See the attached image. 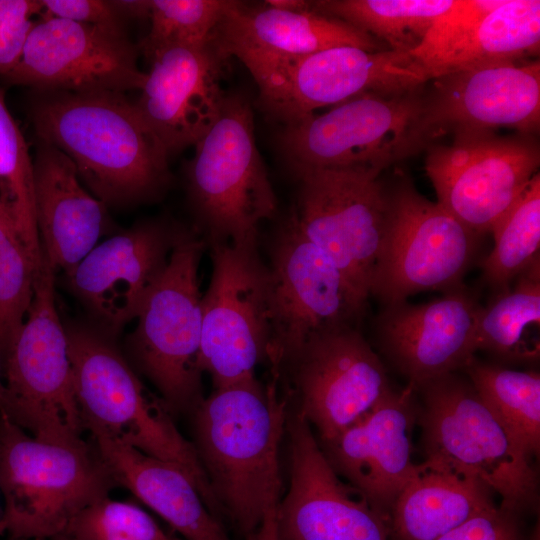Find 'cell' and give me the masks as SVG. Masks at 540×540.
I'll list each match as a JSON object with an SVG mask.
<instances>
[{
	"label": "cell",
	"instance_id": "c3c4849f",
	"mask_svg": "<svg viewBox=\"0 0 540 540\" xmlns=\"http://www.w3.org/2000/svg\"><path fill=\"white\" fill-rule=\"evenodd\" d=\"M175 540H178V539H175Z\"/></svg>",
	"mask_w": 540,
	"mask_h": 540
},
{
	"label": "cell",
	"instance_id": "f6af8a7d",
	"mask_svg": "<svg viewBox=\"0 0 540 540\" xmlns=\"http://www.w3.org/2000/svg\"><path fill=\"white\" fill-rule=\"evenodd\" d=\"M0 496H1V493H0ZM3 518H4V510H3V505L1 504V500H0V536L4 535V533H3Z\"/></svg>",
	"mask_w": 540,
	"mask_h": 540
},
{
	"label": "cell",
	"instance_id": "4fadbf2b",
	"mask_svg": "<svg viewBox=\"0 0 540 540\" xmlns=\"http://www.w3.org/2000/svg\"><path fill=\"white\" fill-rule=\"evenodd\" d=\"M211 279L202 295L199 368L219 389L255 377L270 342L271 276L257 246L210 247Z\"/></svg>",
	"mask_w": 540,
	"mask_h": 540
},
{
	"label": "cell",
	"instance_id": "8fae6325",
	"mask_svg": "<svg viewBox=\"0 0 540 540\" xmlns=\"http://www.w3.org/2000/svg\"><path fill=\"white\" fill-rule=\"evenodd\" d=\"M363 168L304 169L292 210L304 235L336 265L365 312L389 220L388 185Z\"/></svg>",
	"mask_w": 540,
	"mask_h": 540
},
{
	"label": "cell",
	"instance_id": "d4e9b609",
	"mask_svg": "<svg viewBox=\"0 0 540 540\" xmlns=\"http://www.w3.org/2000/svg\"><path fill=\"white\" fill-rule=\"evenodd\" d=\"M213 45L227 59L236 51L301 56L352 46L367 51L388 48L364 31L313 10L293 12L232 1L214 34Z\"/></svg>",
	"mask_w": 540,
	"mask_h": 540
},
{
	"label": "cell",
	"instance_id": "f1b7e54d",
	"mask_svg": "<svg viewBox=\"0 0 540 540\" xmlns=\"http://www.w3.org/2000/svg\"><path fill=\"white\" fill-rule=\"evenodd\" d=\"M516 283L481 307L476 351L507 363H534L540 355V261L532 262Z\"/></svg>",
	"mask_w": 540,
	"mask_h": 540
},
{
	"label": "cell",
	"instance_id": "484cf974",
	"mask_svg": "<svg viewBox=\"0 0 540 540\" xmlns=\"http://www.w3.org/2000/svg\"><path fill=\"white\" fill-rule=\"evenodd\" d=\"M91 437L114 484L131 491L185 540H230L178 466L107 437Z\"/></svg>",
	"mask_w": 540,
	"mask_h": 540
},
{
	"label": "cell",
	"instance_id": "ac0fdd59",
	"mask_svg": "<svg viewBox=\"0 0 540 540\" xmlns=\"http://www.w3.org/2000/svg\"><path fill=\"white\" fill-rule=\"evenodd\" d=\"M290 483L277 508L279 540H388L389 519L327 461L312 427L288 410Z\"/></svg>",
	"mask_w": 540,
	"mask_h": 540
},
{
	"label": "cell",
	"instance_id": "cb8c5ba5",
	"mask_svg": "<svg viewBox=\"0 0 540 540\" xmlns=\"http://www.w3.org/2000/svg\"><path fill=\"white\" fill-rule=\"evenodd\" d=\"M33 176L41 251L54 272L67 274L111 232L106 204L83 187L64 153L40 140Z\"/></svg>",
	"mask_w": 540,
	"mask_h": 540
},
{
	"label": "cell",
	"instance_id": "3957f363",
	"mask_svg": "<svg viewBox=\"0 0 540 540\" xmlns=\"http://www.w3.org/2000/svg\"><path fill=\"white\" fill-rule=\"evenodd\" d=\"M64 325L84 430L178 466L210 512L217 513L195 448L176 427L165 402L144 386L109 335L97 327Z\"/></svg>",
	"mask_w": 540,
	"mask_h": 540
},
{
	"label": "cell",
	"instance_id": "5bb4252c",
	"mask_svg": "<svg viewBox=\"0 0 540 540\" xmlns=\"http://www.w3.org/2000/svg\"><path fill=\"white\" fill-rule=\"evenodd\" d=\"M271 276L270 342L267 361L280 379L290 360L313 334L357 326L364 311L342 273L301 231L292 213L274 237Z\"/></svg>",
	"mask_w": 540,
	"mask_h": 540
},
{
	"label": "cell",
	"instance_id": "30bf717a",
	"mask_svg": "<svg viewBox=\"0 0 540 540\" xmlns=\"http://www.w3.org/2000/svg\"><path fill=\"white\" fill-rule=\"evenodd\" d=\"M205 246L196 232L184 229L127 339L134 365L153 383L172 414L192 412L204 398L199 368L202 295L198 272Z\"/></svg>",
	"mask_w": 540,
	"mask_h": 540
},
{
	"label": "cell",
	"instance_id": "7c38bea8",
	"mask_svg": "<svg viewBox=\"0 0 540 540\" xmlns=\"http://www.w3.org/2000/svg\"><path fill=\"white\" fill-rule=\"evenodd\" d=\"M388 190L387 232L370 296L386 306L421 291L446 293L463 286L480 236L439 203L425 198L407 177Z\"/></svg>",
	"mask_w": 540,
	"mask_h": 540
},
{
	"label": "cell",
	"instance_id": "6da1fadb",
	"mask_svg": "<svg viewBox=\"0 0 540 540\" xmlns=\"http://www.w3.org/2000/svg\"><path fill=\"white\" fill-rule=\"evenodd\" d=\"M279 379L252 377L213 389L192 410V444L220 511L246 537L277 510L279 449L289 410Z\"/></svg>",
	"mask_w": 540,
	"mask_h": 540
},
{
	"label": "cell",
	"instance_id": "83f0119b",
	"mask_svg": "<svg viewBox=\"0 0 540 540\" xmlns=\"http://www.w3.org/2000/svg\"><path fill=\"white\" fill-rule=\"evenodd\" d=\"M540 1L504 0L427 68L430 80L486 64L520 61L539 52Z\"/></svg>",
	"mask_w": 540,
	"mask_h": 540
},
{
	"label": "cell",
	"instance_id": "7bdbcfd3",
	"mask_svg": "<svg viewBox=\"0 0 540 540\" xmlns=\"http://www.w3.org/2000/svg\"><path fill=\"white\" fill-rule=\"evenodd\" d=\"M252 540H278L274 534L262 533L254 537Z\"/></svg>",
	"mask_w": 540,
	"mask_h": 540
},
{
	"label": "cell",
	"instance_id": "f546056e",
	"mask_svg": "<svg viewBox=\"0 0 540 540\" xmlns=\"http://www.w3.org/2000/svg\"><path fill=\"white\" fill-rule=\"evenodd\" d=\"M454 0H320L312 10L340 19L388 49L411 53Z\"/></svg>",
	"mask_w": 540,
	"mask_h": 540
},
{
	"label": "cell",
	"instance_id": "44dd1931",
	"mask_svg": "<svg viewBox=\"0 0 540 540\" xmlns=\"http://www.w3.org/2000/svg\"><path fill=\"white\" fill-rule=\"evenodd\" d=\"M481 307L464 286L423 304L386 305L376 323L381 347L417 388L462 370L474 356Z\"/></svg>",
	"mask_w": 540,
	"mask_h": 540
},
{
	"label": "cell",
	"instance_id": "8992f818",
	"mask_svg": "<svg viewBox=\"0 0 540 540\" xmlns=\"http://www.w3.org/2000/svg\"><path fill=\"white\" fill-rule=\"evenodd\" d=\"M186 174L205 244L257 246L259 224L274 216L276 197L244 95L226 93L216 122L195 144Z\"/></svg>",
	"mask_w": 540,
	"mask_h": 540
},
{
	"label": "cell",
	"instance_id": "9c48e42d",
	"mask_svg": "<svg viewBox=\"0 0 540 540\" xmlns=\"http://www.w3.org/2000/svg\"><path fill=\"white\" fill-rule=\"evenodd\" d=\"M231 57L240 60L257 83L260 108L284 124L362 94H402L430 80L414 56L390 49L339 46L301 56L236 51Z\"/></svg>",
	"mask_w": 540,
	"mask_h": 540
},
{
	"label": "cell",
	"instance_id": "5b68a950",
	"mask_svg": "<svg viewBox=\"0 0 540 540\" xmlns=\"http://www.w3.org/2000/svg\"><path fill=\"white\" fill-rule=\"evenodd\" d=\"M114 486L93 445L41 441L0 411L3 533L11 540H51Z\"/></svg>",
	"mask_w": 540,
	"mask_h": 540
},
{
	"label": "cell",
	"instance_id": "52a82bcc",
	"mask_svg": "<svg viewBox=\"0 0 540 540\" xmlns=\"http://www.w3.org/2000/svg\"><path fill=\"white\" fill-rule=\"evenodd\" d=\"M426 459L449 464L481 480L500 506L519 514L538 503L532 458L493 415L468 379L456 372L415 388Z\"/></svg>",
	"mask_w": 540,
	"mask_h": 540
},
{
	"label": "cell",
	"instance_id": "836d02e7",
	"mask_svg": "<svg viewBox=\"0 0 540 540\" xmlns=\"http://www.w3.org/2000/svg\"><path fill=\"white\" fill-rule=\"evenodd\" d=\"M42 253V252H41ZM21 237L0 203V360L10 348L27 315L41 263Z\"/></svg>",
	"mask_w": 540,
	"mask_h": 540
},
{
	"label": "cell",
	"instance_id": "74e56055",
	"mask_svg": "<svg viewBox=\"0 0 540 540\" xmlns=\"http://www.w3.org/2000/svg\"><path fill=\"white\" fill-rule=\"evenodd\" d=\"M43 13L42 0H0V75L17 64L27 36Z\"/></svg>",
	"mask_w": 540,
	"mask_h": 540
},
{
	"label": "cell",
	"instance_id": "4dcf8cb0",
	"mask_svg": "<svg viewBox=\"0 0 540 540\" xmlns=\"http://www.w3.org/2000/svg\"><path fill=\"white\" fill-rule=\"evenodd\" d=\"M506 431L531 457L540 450V375L473 356L462 369Z\"/></svg>",
	"mask_w": 540,
	"mask_h": 540
},
{
	"label": "cell",
	"instance_id": "f35d334b",
	"mask_svg": "<svg viewBox=\"0 0 540 540\" xmlns=\"http://www.w3.org/2000/svg\"><path fill=\"white\" fill-rule=\"evenodd\" d=\"M42 4L43 13L40 16L62 18L126 33V21L111 0H42Z\"/></svg>",
	"mask_w": 540,
	"mask_h": 540
},
{
	"label": "cell",
	"instance_id": "b9f144b4",
	"mask_svg": "<svg viewBox=\"0 0 540 540\" xmlns=\"http://www.w3.org/2000/svg\"><path fill=\"white\" fill-rule=\"evenodd\" d=\"M264 5L293 12L312 10V1L304 0H268L264 2Z\"/></svg>",
	"mask_w": 540,
	"mask_h": 540
},
{
	"label": "cell",
	"instance_id": "1f68e13d",
	"mask_svg": "<svg viewBox=\"0 0 540 540\" xmlns=\"http://www.w3.org/2000/svg\"><path fill=\"white\" fill-rule=\"evenodd\" d=\"M494 246L482 263L483 279L496 293L539 258L540 174L530 180L492 230Z\"/></svg>",
	"mask_w": 540,
	"mask_h": 540
},
{
	"label": "cell",
	"instance_id": "ba28073f",
	"mask_svg": "<svg viewBox=\"0 0 540 540\" xmlns=\"http://www.w3.org/2000/svg\"><path fill=\"white\" fill-rule=\"evenodd\" d=\"M54 273L42 252L31 305L1 361V412L36 439L74 445L84 441V427L66 329L55 302Z\"/></svg>",
	"mask_w": 540,
	"mask_h": 540
},
{
	"label": "cell",
	"instance_id": "d6a6232c",
	"mask_svg": "<svg viewBox=\"0 0 540 540\" xmlns=\"http://www.w3.org/2000/svg\"><path fill=\"white\" fill-rule=\"evenodd\" d=\"M0 203L13 219L26 245L37 259H41L35 216L33 160L1 90Z\"/></svg>",
	"mask_w": 540,
	"mask_h": 540
},
{
	"label": "cell",
	"instance_id": "9a60e30c",
	"mask_svg": "<svg viewBox=\"0 0 540 540\" xmlns=\"http://www.w3.org/2000/svg\"><path fill=\"white\" fill-rule=\"evenodd\" d=\"M536 136L461 131L426 149L425 170L437 203L479 236L491 233L537 174Z\"/></svg>",
	"mask_w": 540,
	"mask_h": 540
},
{
	"label": "cell",
	"instance_id": "60d3db41",
	"mask_svg": "<svg viewBox=\"0 0 540 540\" xmlns=\"http://www.w3.org/2000/svg\"><path fill=\"white\" fill-rule=\"evenodd\" d=\"M117 12L126 21L129 19H149L151 0H111Z\"/></svg>",
	"mask_w": 540,
	"mask_h": 540
},
{
	"label": "cell",
	"instance_id": "7402d4cb",
	"mask_svg": "<svg viewBox=\"0 0 540 540\" xmlns=\"http://www.w3.org/2000/svg\"><path fill=\"white\" fill-rule=\"evenodd\" d=\"M228 60L213 43L171 47L149 59L151 69L135 104L168 157L195 146L216 122Z\"/></svg>",
	"mask_w": 540,
	"mask_h": 540
},
{
	"label": "cell",
	"instance_id": "e575fe53",
	"mask_svg": "<svg viewBox=\"0 0 540 540\" xmlns=\"http://www.w3.org/2000/svg\"><path fill=\"white\" fill-rule=\"evenodd\" d=\"M232 0H151L150 30L138 49L148 60L177 46L202 47L214 34Z\"/></svg>",
	"mask_w": 540,
	"mask_h": 540
},
{
	"label": "cell",
	"instance_id": "ab89813d",
	"mask_svg": "<svg viewBox=\"0 0 540 540\" xmlns=\"http://www.w3.org/2000/svg\"><path fill=\"white\" fill-rule=\"evenodd\" d=\"M436 540H523L518 514L500 505L482 512Z\"/></svg>",
	"mask_w": 540,
	"mask_h": 540
},
{
	"label": "cell",
	"instance_id": "e0dca14e",
	"mask_svg": "<svg viewBox=\"0 0 540 540\" xmlns=\"http://www.w3.org/2000/svg\"><path fill=\"white\" fill-rule=\"evenodd\" d=\"M138 50L126 33L41 16L4 78L34 91L124 94L140 90L146 80Z\"/></svg>",
	"mask_w": 540,
	"mask_h": 540
},
{
	"label": "cell",
	"instance_id": "ffe728a7",
	"mask_svg": "<svg viewBox=\"0 0 540 540\" xmlns=\"http://www.w3.org/2000/svg\"><path fill=\"white\" fill-rule=\"evenodd\" d=\"M426 113L438 138L506 127L533 135L540 127V62L506 61L429 80Z\"/></svg>",
	"mask_w": 540,
	"mask_h": 540
},
{
	"label": "cell",
	"instance_id": "603a6c76",
	"mask_svg": "<svg viewBox=\"0 0 540 540\" xmlns=\"http://www.w3.org/2000/svg\"><path fill=\"white\" fill-rule=\"evenodd\" d=\"M415 393L409 383L402 390L392 389L362 420L330 440L318 441L334 471L388 519L416 465Z\"/></svg>",
	"mask_w": 540,
	"mask_h": 540
},
{
	"label": "cell",
	"instance_id": "d590c367",
	"mask_svg": "<svg viewBox=\"0 0 540 540\" xmlns=\"http://www.w3.org/2000/svg\"><path fill=\"white\" fill-rule=\"evenodd\" d=\"M61 534L76 540H175L139 506L105 496L81 510Z\"/></svg>",
	"mask_w": 540,
	"mask_h": 540
},
{
	"label": "cell",
	"instance_id": "8d00e7d4",
	"mask_svg": "<svg viewBox=\"0 0 540 540\" xmlns=\"http://www.w3.org/2000/svg\"><path fill=\"white\" fill-rule=\"evenodd\" d=\"M503 1L454 0L452 6L436 18L422 43L410 54L426 69Z\"/></svg>",
	"mask_w": 540,
	"mask_h": 540
},
{
	"label": "cell",
	"instance_id": "4316f807",
	"mask_svg": "<svg viewBox=\"0 0 540 540\" xmlns=\"http://www.w3.org/2000/svg\"><path fill=\"white\" fill-rule=\"evenodd\" d=\"M493 492L478 478L439 460L416 464L389 518L394 540H436L491 510Z\"/></svg>",
	"mask_w": 540,
	"mask_h": 540
},
{
	"label": "cell",
	"instance_id": "2e32d148",
	"mask_svg": "<svg viewBox=\"0 0 540 540\" xmlns=\"http://www.w3.org/2000/svg\"><path fill=\"white\" fill-rule=\"evenodd\" d=\"M284 371L292 384L287 395L296 398L295 410L318 441L362 420L393 389L382 361L353 325L313 334Z\"/></svg>",
	"mask_w": 540,
	"mask_h": 540
},
{
	"label": "cell",
	"instance_id": "ee69618b",
	"mask_svg": "<svg viewBox=\"0 0 540 540\" xmlns=\"http://www.w3.org/2000/svg\"><path fill=\"white\" fill-rule=\"evenodd\" d=\"M3 398H4V385L2 381L1 360H0V411H2V407H3Z\"/></svg>",
	"mask_w": 540,
	"mask_h": 540
},
{
	"label": "cell",
	"instance_id": "7dc6e473",
	"mask_svg": "<svg viewBox=\"0 0 540 540\" xmlns=\"http://www.w3.org/2000/svg\"><path fill=\"white\" fill-rule=\"evenodd\" d=\"M530 540H540L539 525H537Z\"/></svg>",
	"mask_w": 540,
	"mask_h": 540
},
{
	"label": "cell",
	"instance_id": "7a4b0ae2",
	"mask_svg": "<svg viewBox=\"0 0 540 540\" xmlns=\"http://www.w3.org/2000/svg\"><path fill=\"white\" fill-rule=\"evenodd\" d=\"M34 92L29 114L38 140L64 153L96 198L127 205L167 188L169 157L124 94Z\"/></svg>",
	"mask_w": 540,
	"mask_h": 540
},
{
	"label": "cell",
	"instance_id": "d6986e66",
	"mask_svg": "<svg viewBox=\"0 0 540 540\" xmlns=\"http://www.w3.org/2000/svg\"><path fill=\"white\" fill-rule=\"evenodd\" d=\"M184 229L164 219L139 222L98 243L65 274L99 330L112 337L136 319Z\"/></svg>",
	"mask_w": 540,
	"mask_h": 540
},
{
	"label": "cell",
	"instance_id": "277c9868",
	"mask_svg": "<svg viewBox=\"0 0 540 540\" xmlns=\"http://www.w3.org/2000/svg\"><path fill=\"white\" fill-rule=\"evenodd\" d=\"M425 87L362 94L324 114L286 123L277 138L280 153L293 173L312 168L381 173L438 139L427 119Z\"/></svg>",
	"mask_w": 540,
	"mask_h": 540
},
{
	"label": "cell",
	"instance_id": "bcb514c9",
	"mask_svg": "<svg viewBox=\"0 0 540 540\" xmlns=\"http://www.w3.org/2000/svg\"><path fill=\"white\" fill-rule=\"evenodd\" d=\"M51 540H76L68 535H65V534H60L54 538H52Z\"/></svg>",
	"mask_w": 540,
	"mask_h": 540
}]
</instances>
